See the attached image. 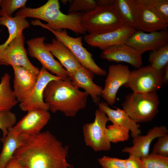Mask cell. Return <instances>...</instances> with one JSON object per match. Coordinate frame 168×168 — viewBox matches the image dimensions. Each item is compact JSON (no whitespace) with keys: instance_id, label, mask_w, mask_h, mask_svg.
<instances>
[{"instance_id":"6da1fadb","label":"cell","mask_w":168,"mask_h":168,"mask_svg":"<svg viewBox=\"0 0 168 168\" xmlns=\"http://www.w3.org/2000/svg\"><path fill=\"white\" fill-rule=\"evenodd\" d=\"M22 143L13 157L27 168H69L68 146L49 131L34 135L21 134Z\"/></svg>"},{"instance_id":"7a4b0ae2","label":"cell","mask_w":168,"mask_h":168,"mask_svg":"<svg viewBox=\"0 0 168 168\" xmlns=\"http://www.w3.org/2000/svg\"><path fill=\"white\" fill-rule=\"evenodd\" d=\"M83 14L80 12L65 14L60 10L58 0H49L38 7L21 8L15 15L38 19L31 21V24L43 28H49L56 31L68 29L77 35H84L86 31L82 23Z\"/></svg>"},{"instance_id":"3957f363","label":"cell","mask_w":168,"mask_h":168,"mask_svg":"<svg viewBox=\"0 0 168 168\" xmlns=\"http://www.w3.org/2000/svg\"><path fill=\"white\" fill-rule=\"evenodd\" d=\"M89 96L74 86L69 77L50 81L43 94L44 101L51 111H61L69 117H75L79 111L85 109Z\"/></svg>"},{"instance_id":"277c9868","label":"cell","mask_w":168,"mask_h":168,"mask_svg":"<svg viewBox=\"0 0 168 168\" xmlns=\"http://www.w3.org/2000/svg\"><path fill=\"white\" fill-rule=\"evenodd\" d=\"M159 96L156 91L133 92L127 95L122 104L123 109L137 123L152 121L158 112Z\"/></svg>"},{"instance_id":"5b68a950","label":"cell","mask_w":168,"mask_h":168,"mask_svg":"<svg viewBox=\"0 0 168 168\" xmlns=\"http://www.w3.org/2000/svg\"><path fill=\"white\" fill-rule=\"evenodd\" d=\"M82 23L86 32L97 34L113 31L124 25L113 5L98 6L83 13Z\"/></svg>"},{"instance_id":"8992f818","label":"cell","mask_w":168,"mask_h":168,"mask_svg":"<svg viewBox=\"0 0 168 168\" xmlns=\"http://www.w3.org/2000/svg\"><path fill=\"white\" fill-rule=\"evenodd\" d=\"M163 71L157 70L150 65L130 71L128 80L124 86L133 92L147 93L156 91L164 85Z\"/></svg>"},{"instance_id":"52a82bcc","label":"cell","mask_w":168,"mask_h":168,"mask_svg":"<svg viewBox=\"0 0 168 168\" xmlns=\"http://www.w3.org/2000/svg\"><path fill=\"white\" fill-rule=\"evenodd\" d=\"M109 121L105 113L96 109L94 121L83 126L85 142L96 152L109 151L111 148L106 133V124Z\"/></svg>"},{"instance_id":"ba28073f","label":"cell","mask_w":168,"mask_h":168,"mask_svg":"<svg viewBox=\"0 0 168 168\" xmlns=\"http://www.w3.org/2000/svg\"><path fill=\"white\" fill-rule=\"evenodd\" d=\"M58 40L66 46L72 53L82 66L100 76L107 74L106 71L100 68L95 62L91 53L83 46L82 37L74 38L69 35L66 29L61 31L54 30L49 28Z\"/></svg>"},{"instance_id":"9c48e42d","label":"cell","mask_w":168,"mask_h":168,"mask_svg":"<svg viewBox=\"0 0 168 168\" xmlns=\"http://www.w3.org/2000/svg\"><path fill=\"white\" fill-rule=\"evenodd\" d=\"M25 40L22 32L0 50V65L21 67L38 75L39 68L33 65L27 57Z\"/></svg>"},{"instance_id":"30bf717a","label":"cell","mask_w":168,"mask_h":168,"mask_svg":"<svg viewBox=\"0 0 168 168\" xmlns=\"http://www.w3.org/2000/svg\"><path fill=\"white\" fill-rule=\"evenodd\" d=\"M45 38L39 37L34 38L27 41L29 55L37 59L42 67L49 70L52 73L63 79L69 77L67 70L60 63L56 60L44 43Z\"/></svg>"},{"instance_id":"8fae6325","label":"cell","mask_w":168,"mask_h":168,"mask_svg":"<svg viewBox=\"0 0 168 168\" xmlns=\"http://www.w3.org/2000/svg\"><path fill=\"white\" fill-rule=\"evenodd\" d=\"M130 71L127 66L121 64L109 66L101 94L108 105H112L115 103L118 91L127 82Z\"/></svg>"},{"instance_id":"7c38bea8","label":"cell","mask_w":168,"mask_h":168,"mask_svg":"<svg viewBox=\"0 0 168 168\" xmlns=\"http://www.w3.org/2000/svg\"><path fill=\"white\" fill-rule=\"evenodd\" d=\"M142 55L147 51L157 49L168 44L167 30L148 33L136 30L125 43Z\"/></svg>"},{"instance_id":"4fadbf2b","label":"cell","mask_w":168,"mask_h":168,"mask_svg":"<svg viewBox=\"0 0 168 168\" xmlns=\"http://www.w3.org/2000/svg\"><path fill=\"white\" fill-rule=\"evenodd\" d=\"M60 79L63 78L50 73L42 67L32 91L24 101L20 103L19 105L21 110L25 112L36 109L49 110V106L44 100V89L50 81Z\"/></svg>"},{"instance_id":"5bb4252c","label":"cell","mask_w":168,"mask_h":168,"mask_svg":"<svg viewBox=\"0 0 168 168\" xmlns=\"http://www.w3.org/2000/svg\"><path fill=\"white\" fill-rule=\"evenodd\" d=\"M136 30L124 25L118 29L105 33L89 34L84 36V39L91 46L103 50L111 46L125 43Z\"/></svg>"},{"instance_id":"9a60e30c","label":"cell","mask_w":168,"mask_h":168,"mask_svg":"<svg viewBox=\"0 0 168 168\" xmlns=\"http://www.w3.org/2000/svg\"><path fill=\"white\" fill-rule=\"evenodd\" d=\"M49 110L40 109L31 110L13 127L21 134H38L50 119Z\"/></svg>"},{"instance_id":"2e32d148","label":"cell","mask_w":168,"mask_h":168,"mask_svg":"<svg viewBox=\"0 0 168 168\" xmlns=\"http://www.w3.org/2000/svg\"><path fill=\"white\" fill-rule=\"evenodd\" d=\"M99 57L110 62H126L136 69L142 64V54L125 43L107 47L102 50Z\"/></svg>"},{"instance_id":"e0dca14e","label":"cell","mask_w":168,"mask_h":168,"mask_svg":"<svg viewBox=\"0 0 168 168\" xmlns=\"http://www.w3.org/2000/svg\"><path fill=\"white\" fill-rule=\"evenodd\" d=\"M95 74L81 66L69 77L72 84L76 87L81 88L90 95L93 102L98 104L100 102L103 88L93 81Z\"/></svg>"},{"instance_id":"ac0fdd59","label":"cell","mask_w":168,"mask_h":168,"mask_svg":"<svg viewBox=\"0 0 168 168\" xmlns=\"http://www.w3.org/2000/svg\"><path fill=\"white\" fill-rule=\"evenodd\" d=\"M168 132V130L165 126L154 127L148 131L146 135L139 134L133 138V145L131 147H125L122 151L135 155L141 158L145 157L149 154L150 146L152 141L167 134Z\"/></svg>"},{"instance_id":"d6986e66","label":"cell","mask_w":168,"mask_h":168,"mask_svg":"<svg viewBox=\"0 0 168 168\" xmlns=\"http://www.w3.org/2000/svg\"><path fill=\"white\" fill-rule=\"evenodd\" d=\"M12 67L14 72L13 92L18 102L21 103L32 91L38 75L21 67Z\"/></svg>"},{"instance_id":"ffe728a7","label":"cell","mask_w":168,"mask_h":168,"mask_svg":"<svg viewBox=\"0 0 168 168\" xmlns=\"http://www.w3.org/2000/svg\"><path fill=\"white\" fill-rule=\"evenodd\" d=\"M138 30L150 32L167 30L168 22L153 9L138 2Z\"/></svg>"},{"instance_id":"44dd1931","label":"cell","mask_w":168,"mask_h":168,"mask_svg":"<svg viewBox=\"0 0 168 168\" xmlns=\"http://www.w3.org/2000/svg\"><path fill=\"white\" fill-rule=\"evenodd\" d=\"M98 105L99 109L105 114L113 124L130 130L133 138L141 134L140 125L132 119L123 109L118 108H116V110L112 109L106 102H100Z\"/></svg>"},{"instance_id":"7402d4cb","label":"cell","mask_w":168,"mask_h":168,"mask_svg":"<svg viewBox=\"0 0 168 168\" xmlns=\"http://www.w3.org/2000/svg\"><path fill=\"white\" fill-rule=\"evenodd\" d=\"M53 56L58 60L65 67L69 77L76 70L82 66L70 49L56 39H53L51 43H44Z\"/></svg>"},{"instance_id":"603a6c76","label":"cell","mask_w":168,"mask_h":168,"mask_svg":"<svg viewBox=\"0 0 168 168\" xmlns=\"http://www.w3.org/2000/svg\"><path fill=\"white\" fill-rule=\"evenodd\" d=\"M0 25L6 26L8 30L9 36L6 41L0 45V50L6 47L23 30L29 28L30 24L26 18L19 16L10 17L0 11Z\"/></svg>"},{"instance_id":"cb8c5ba5","label":"cell","mask_w":168,"mask_h":168,"mask_svg":"<svg viewBox=\"0 0 168 168\" xmlns=\"http://www.w3.org/2000/svg\"><path fill=\"white\" fill-rule=\"evenodd\" d=\"M3 147L0 153V168H5L8 162L13 157L16 150L22 143L21 134L13 127L8 129L7 136L0 139Z\"/></svg>"},{"instance_id":"d4e9b609","label":"cell","mask_w":168,"mask_h":168,"mask_svg":"<svg viewBox=\"0 0 168 168\" xmlns=\"http://www.w3.org/2000/svg\"><path fill=\"white\" fill-rule=\"evenodd\" d=\"M137 0H114L113 6L124 24L138 30V10Z\"/></svg>"},{"instance_id":"484cf974","label":"cell","mask_w":168,"mask_h":168,"mask_svg":"<svg viewBox=\"0 0 168 168\" xmlns=\"http://www.w3.org/2000/svg\"><path fill=\"white\" fill-rule=\"evenodd\" d=\"M9 74L5 73L0 82V110H10L18 102L11 89Z\"/></svg>"},{"instance_id":"4316f807","label":"cell","mask_w":168,"mask_h":168,"mask_svg":"<svg viewBox=\"0 0 168 168\" xmlns=\"http://www.w3.org/2000/svg\"><path fill=\"white\" fill-rule=\"evenodd\" d=\"M148 60L152 67L157 70L163 71L168 65V44L150 51Z\"/></svg>"},{"instance_id":"83f0119b","label":"cell","mask_w":168,"mask_h":168,"mask_svg":"<svg viewBox=\"0 0 168 168\" xmlns=\"http://www.w3.org/2000/svg\"><path fill=\"white\" fill-rule=\"evenodd\" d=\"M129 130L113 124L106 127V133L108 138L111 142L116 143L127 140L129 137Z\"/></svg>"},{"instance_id":"f1b7e54d","label":"cell","mask_w":168,"mask_h":168,"mask_svg":"<svg viewBox=\"0 0 168 168\" xmlns=\"http://www.w3.org/2000/svg\"><path fill=\"white\" fill-rule=\"evenodd\" d=\"M141 158L145 168H168V157L151 153Z\"/></svg>"},{"instance_id":"f546056e","label":"cell","mask_w":168,"mask_h":168,"mask_svg":"<svg viewBox=\"0 0 168 168\" xmlns=\"http://www.w3.org/2000/svg\"><path fill=\"white\" fill-rule=\"evenodd\" d=\"M68 10V13L85 12L94 9L98 5L96 0H74L71 1Z\"/></svg>"},{"instance_id":"4dcf8cb0","label":"cell","mask_w":168,"mask_h":168,"mask_svg":"<svg viewBox=\"0 0 168 168\" xmlns=\"http://www.w3.org/2000/svg\"><path fill=\"white\" fill-rule=\"evenodd\" d=\"M16 114L10 110H0V129L2 133V137L7 136L8 129L16 124Z\"/></svg>"},{"instance_id":"1f68e13d","label":"cell","mask_w":168,"mask_h":168,"mask_svg":"<svg viewBox=\"0 0 168 168\" xmlns=\"http://www.w3.org/2000/svg\"><path fill=\"white\" fill-rule=\"evenodd\" d=\"M137 1L139 3L152 8L168 22V0H137Z\"/></svg>"},{"instance_id":"d6a6232c","label":"cell","mask_w":168,"mask_h":168,"mask_svg":"<svg viewBox=\"0 0 168 168\" xmlns=\"http://www.w3.org/2000/svg\"><path fill=\"white\" fill-rule=\"evenodd\" d=\"M26 0H1V11L7 16L12 17L16 10L26 7Z\"/></svg>"},{"instance_id":"836d02e7","label":"cell","mask_w":168,"mask_h":168,"mask_svg":"<svg viewBox=\"0 0 168 168\" xmlns=\"http://www.w3.org/2000/svg\"><path fill=\"white\" fill-rule=\"evenodd\" d=\"M98 161L103 168H126L125 159L104 156Z\"/></svg>"},{"instance_id":"e575fe53","label":"cell","mask_w":168,"mask_h":168,"mask_svg":"<svg viewBox=\"0 0 168 168\" xmlns=\"http://www.w3.org/2000/svg\"><path fill=\"white\" fill-rule=\"evenodd\" d=\"M151 153L168 157V134L158 138L154 145Z\"/></svg>"},{"instance_id":"d590c367","label":"cell","mask_w":168,"mask_h":168,"mask_svg":"<svg viewBox=\"0 0 168 168\" xmlns=\"http://www.w3.org/2000/svg\"><path fill=\"white\" fill-rule=\"evenodd\" d=\"M126 168H145L141 158L134 155L129 154L128 158L125 159Z\"/></svg>"},{"instance_id":"8d00e7d4","label":"cell","mask_w":168,"mask_h":168,"mask_svg":"<svg viewBox=\"0 0 168 168\" xmlns=\"http://www.w3.org/2000/svg\"><path fill=\"white\" fill-rule=\"evenodd\" d=\"M5 168H27L20 164L14 157L8 162Z\"/></svg>"},{"instance_id":"74e56055","label":"cell","mask_w":168,"mask_h":168,"mask_svg":"<svg viewBox=\"0 0 168 168\" xmlns=\"http://www.w3.org/2000/svg\"><path fill=\"white\" fill-rule=\"evenodd\" d=\"M97 2L98 6H106L113 5L114 0H97Z\"/></svg>"},{"instance_id":"f35d334b","label":"cell","mask_w":168,"mask_h":168,"mask_svg":"<svg viewBox=\"0 0 168 168\" xmlns=\"http://www.w3.org/2000/svg\"><path fill=\"white\" fill-rule=\"evenodd\" d=\"M164 70L165 72L164 73V84L166 85L168 82V65L165 68Z\"/></svg>"},{"instance_id":"ab89813d","label":"cell","mask_w":168,"mask_h":168,"mask_svg":"<svg viewBox=\"0 0 168 168\" xmlns=\"http://www.w3.org/2000/svg\"><path fill=\"white\" fill-rule=\"evenodd\" d=\"M69 1V0H62L61 2L64 5H65L66 3H67Z\"/></svg>"},{"instance_id":"60d3db41","label":"cell","mask_w":168,"mask_h":168,"mask_svg":"<svg viewBox=\"0 0 168 168\" xmlns=\"http://www.w3.org/2000/svg\"><path fill=\"white\" fill-rule=\"evenodd\" d=\"M1 0H0V7H1ZM1 16H0V17Z\"/></svg>"}]
</instances>
